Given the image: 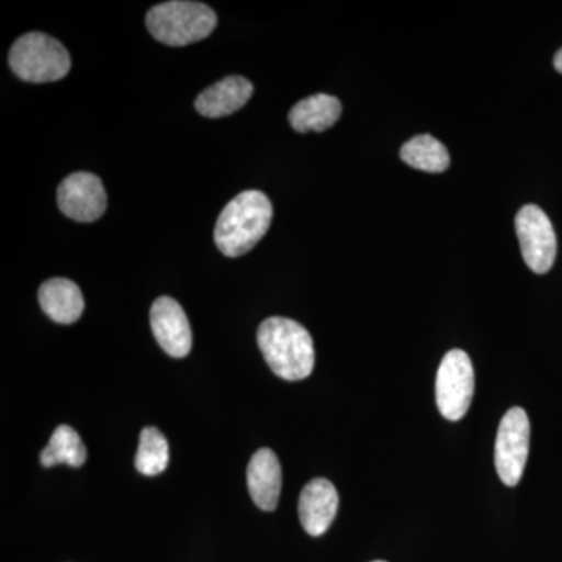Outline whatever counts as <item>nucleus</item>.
<instances>
[{"instance_id": "2", "label": "nucleus", "mask_w": 562, "mask_h": 562, "mask_svg": "<svg viewBox=\"0 0 562 562\" xmlns=\"http://www.w3.org/2000/svg\"><path fill=\"white\" fill-rule=\"evenodd\" d=\"M272 203L261 191H244L220 214L214 243L225 257L238 258L254 249L268 233Z\"/></svg>"}, {"instance_id": "17", "label": "nucleus", "mask_w": 562, "mask_h": 562, "mask_svg": "<svg viewBox=\"0 0 562 562\" xmlns=\"http://www.w3.org/2000/svg\"><path fill=\"white\" fill-rule=\"evenodd\" d=\"M169 464V443L160 430L144 428L139 436L135 465L143 475L155 476L165 472Z\"/></svg>"}, {"instance_id": "15", "label": "nucleus", "mask_w": 562, "mask_h": 562, "mask_svg": "<svg viewBox=\"0 0 562 562\" xmlns=\"http://www.w3.org/2000/svg\"><path fill=\"white\" fill-rule=\"evenodd\" d=\"M401 157L406 165L424 172L439 173L450 166L449 150L431 135L414 136L403 144Z\"/></svg>"}, {"instance_id": "16", "label": "nucleus", "mask_w": 562, "mask_h": 562, "mask_svg": "<svg viewBox=\"0 0 562 562\" xmlns=\"http://www.w3.org/2000/svg\"><path fill=\"white\" fill-rule=\"evenodd\" d=\"M87 461V449L81 442L79 432L69 425H60L52 435L46 449L41 452V464L52 468L57 464H69L80 468Z\"/></svg>"}, {"instance_id": "5", "label": "nucleus", "mask_w": 562, "mask_h": 562, "mask_svg": "<svg viewBox=\"0 0 562 562\" xmlns=\"http://www.w3.org/2000/svg\"><path fill=\"white\" fill-rule=\"evenodd\" d=\"M473 366L464 350H450L442 358L436 376V403L447 420H461L473 397Z\"/></svg>"}, {"instance_id": "13", "label": "nucleus", "mask_w": 562, "mask_h": 562, "mask_svg": "<svg viewBox=\"0 0 562 562\" xmlns=\"http://www.w3.org/2000/svg\"><path fill=\"white\" fill-rule=\"evenodd\" d=\"M38 297L43 312L57 324H74L83 314V294L80 288L68 279L44 281Z\"/></svg>"}, {"instance_id": "1", "label": "nucleus", "mask_w": 562, "mask_h": 562, "mask_svg": "<svg viewBox=\"0 0 562 562\" xmlns=\"http://www.w3.org/2000/svg\"><path fill=\"white\" fill-rule=\"evenodd\" d=\"M258 346L276 375L299 382L312 375L314 344L312 335L299 322L286 317H269L258 328Z\"/></svg>"}, {"instance_id": "12", "label": "nucleus", "mask_w": 562, "mask_h": 562, "mask_svg": "<svg viewBox=\"0 0 562 562\" xmlns=\"http://www.w3.org/2000/svg\"><path fill=\"white\" fill-rule=\"evenodd\" d=\"M254 85L239 76H231L206 88L195 99V110L205 117H224L236 113L249 102Z\"/></svg>"}, {"instance_id": "18", "label": "nucleus", "mask_w": 562, "mask_h": 562, "mask_svg": "<svg viewBox=\"0 0 562 562\" xmlns=\"http://www.w3.org/2000/svg\"><path fill=\"white\" fill-rule=\"evenodd\" d=\"M553 65L558 72L562 74V49L558 50L557 55H554Z\"/></svg>"}, {"instance_id": "19", "label": "nucleus", "mask_w": 562, "mask_h": 562, "mask_svg": "<svg viewBox=\"0 0 562 562\" xmlns=\"http://www.w3.org/2000/svg\"><path fill=\"white\" fill-rule=\"evenodd\" d=\"M373 562H384V561H373Z\"/></svg>"}, {"instance_id": "6", "label": "nucleus", "mask_w": 562, "mask_h": 562, "mask_svg": "<svg viewBox=\"0 0 562 562\" xmlns=\"http://www.w3.org/2000/svg\"><path fill=\"white\" fill-rule=\"evenodd\" d=\"M530 450V420L525 409H509L503 416L495 441V469L506 486L514 487L522 480Z\"/></svg>"}, {"instance_id": "8", "label": "nucleus", "mask_w": 562, "mask_h": 562, "mask_svg": "<svg viewBox=\"0 0 562 562\" xmlns=\"http://www.w3.org/2000/svg\"><path fill=\"white\" fill-rule=\"evenodd\" d=\"M58 206L69 220L94 222L106 210V192L102 180L90 172H76L66 177L58 188Z\"/></svg>"}, {"instance_id": "3", "label": "nucleus", "mask_w": 562, "mask_h": 562, "mask_svg": "<svg viewBox=\"0 0 562 562\" xmlns=\"http://www.w3.org/2000/svg\"><path fill=\"white\" fill-rule=\"evenodd\" d=\"M146 24L155 40L181 47L209 38L216 29L217 16L205 3L173 0L151 7Z\"/></svg>"}, {"instance_id": "14", "label": "nucleus", "mask_w": 562, "mask_h": 562, "mask_svg": "<svg viewBox=\"0 0 562 562\" xmlns=\"http://www.w3.org/2000/svg\"><path fill=\"white\" fill-rule=\"evenodd\" d=\"M339 99L328 94H314L295 103L290 113L291 127L295 132H325L341 117Z\"/></svg>"}, {"instance_id": "10", "label": "nucleus", "mask_w": 562, "mask_h": 562, "mask_svg": "<svg viewBox=\"0 0 562 562\" xmlns=\"http://www.w3.org/2000/svg\"><path fill=\"white\" fill-rule=\"evenodd\" d=\"M338 491L325 479L312 480L299 498V516L303 530L310 536H322L331 527L338 513Z\"/></svg>"}, {"instance_id": "7", "label": "nucleus", "mask_w": 562, "mask_h": 562, "mask_svg": "<svg viewBox=\"0 0 562 562\" xmlns=\"http://www.w3.org/2000/svg\"><path fill=\"white\" fill-rule=\"evenodd\" d=\"M516 232L528 268L547 273L557 260V235L549 216L539 206L525 205L516 216Z\"/></svg>"}, {"instance_id": "9", "label": "nucleus", "mask_w": 562, "mask_h": 562, "mask_svg": "<svg viewBox=\"0 0 562 562\" xmlns=\"http://www.w3.org/2000/svg\"><path fill=\"white\" fill-rule=\"evenodd\" d=\"M150 325L161 349L173 358H184L191 351L192 331L187 313L171 297H160L150 310Z\"/></svg>"}, {"instance_id": "4", "label": "nucleus", "mask_w": 562, "mask_h": 562, "mask_svg": "<svg viewBox=\"0 0 562 562\" xmlns=\"http://www.w3.org/2000/svg\"><path fill=\"white\" fill-rule=\"evenodd\" d=\"M9 61L13 72L31 83L61 80L70 70L69 52L60 41L40 32L21 36L11 47Z\"/></svg>"}, {"instance_id": "11", "label": "nucleus", "mask_w": 562, "mask_h": 562, "mask_svg": "<svg viewBox=\"0 0 562 562\" xmlns=\"http://www.w3.org/2000/svg\"><path fill=\"white\" fill-rule=\"evenodd\" d=\"M247 487L251 501L262 512H273L279 506L281 465L271 449H261L251 457L247 468Z\"/></svg>"}]
</instances>
